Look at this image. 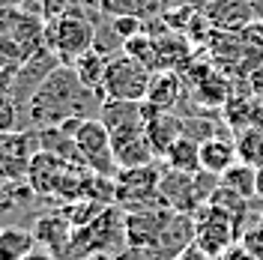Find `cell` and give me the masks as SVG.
I'll use <instances>...</instances> for the list:
<instances>
[{
  "label": "cell",
  "instance_id": "30bf717a",
  "mask_svg": "<svg viewBox=\"0 0 263 260\" xmlns=\"http://www.w3.org/2000/svg\"><path fill=\"white\" fill-rule=\"evenodd\" d=\"M159 195H162L164 207L174 212H189L195 215L203 200L197 195V177L185 174V171H174V168H162V179H159Z\"/></svg>",
  "mask_w": 263,
  "mask_h": 260
},
{
  "label": "cell",
  "instance_id": "e575fe53",
  "mask_svg": "<svg viewBox=\"0 0 263 260\" xmlns=\"http://www.w3.org/2000/svg\"><path fill=\"white\" fill-rule=\"evenodd\" d=\"M257 228L263 230V210H260V215H257Z\"/></svg>",
  "mask_w": 263,
  "mask_h": 260
},
{
  "label": "cell",
  "instance_id": "ac0fdd59",
  "mask_svg": "<svg viewBox=\"0 0 263 260\" xmlns=\"http://www.w3.org/2000/svg\"><path fill=\"white\" fill-rule=\"evenodd\" d=\"M239 162V153H236V141L233 135H213L206 141H200V168L206 174L221 177L224 171H230L233 164Z\"/></svg>",
  "mask_w": 263,
  "mask_h": 260
},
{
  "label": "cell",
  "instance_id": "4316f807",
  "mask_svg": "<svg viewBox=\"0 0 263 260\" xmlns=\"http://www.w3.org/2000/svg\"><path fill=\"white\" fill-rule=\"evenodd\" d=\"M18 132V105L9 93H0V135Z\"/></svg>",
  "mask_w": 263,
  "mask_h": 260
},
{
  "label": "cell",
  "instance_id": "603a6c76",
  "mask_svg": "<svg viewBox=\"0 0 263 260\" xmlns=\"http://www.w3.org/2000/svg\"><path fill=\"white\" fill-rule=\"evenodd\" d=\"M36 245L39 243H36L33 230L18 228V225L0 228V260H24Z\"/></svg>",
  "mask_w": 263,
  "mask_h": 260
},
{
  "label": "cell",
  "instance_id": "836d02e7",
  "mask_svg": "<svg viewBox=\"0 0 263 260\" xmlns=\"http://www.w3.org/2000/svg\"><path fill=\"white\" fill-rule=\"evenodd\" d=\"M257 200H263V168H257Z\"/></svg>",
  "mask_w": 263,
  "mask_h": 260
},
{
  "label": "cell",
  "instance_id": "5b68a950",
  "mask_svg": "<svg viewBox=\"0 0 263 260\" xmlns=\"http://www.w3.org/2000/svg\"><path fill=\"white\" fill-rule=\"evenodd\" d=\"M153 81V72L138 63L126 51H114L108 57V72L102 84V99H123V102H144Z\"/></svg>",
  "mask_w": 263,
  "mask_h": 260
},
{
  "label": "cell",
  "instance_id": "d4e9b609",
  "mask_svg": "<svg viewBox=\"0 0 263 260\" xmlns=\"http://www.w3.org/2000/svg\"><path fill=\"white\" fill-rule=\"evenodd\" d=\"M236 141V153H239V162L251 164V168H263V126H251L233 135Z\"/></svg>",
  "mask_w": 263,
  "mask_h": 260
},
{
  "label": "cell",
  "instance_id": "f1b7e54d",
  "mask_svg": "<svg viewBox=\"0 0 263 260\" xmlns=\"http://www.w3.org/2000/svg\"><path fill=\"white\" fill-rule=\"evenodd\" d=\"M111 260H164L159 251H144V248H126L123 254H117Z\"/></svg>",
  "mask_w": 263,
  "mask_h": 260
},
{
  "label": "cell",
  "instance_id": "7c38bea8",
  "mask_svg": "<svg viewBox=\"0 0 263 260\" xmlns=\"http://www.w3.org/2000/svg\"><path fill=\"white\" fill-rule=\"evenodd\" d=\"M66 171H69V162L51 156L45 150H39V153L33 156L30 168H27V182L33 185V192L39 197L57 200V192H60V182H63Z\"/></svg>",
  "mask_w": 263,
  "mask_h": 260
},
{
  "label": "cell",
  "instance_id": "44dd1931",
  "mask_svg": "<svg viewBox=\"0 0 263 260\" xmlns=\"http://www.w3.org/2000/svg\"><path fill=\"white\" fill-rule=\"evenodd\" d=\"M108 51L102 48H90L87 54H81L75 63H72V69H75V75H78V81L87 87V90H93V93H99L102 96V84H105V72H108Z\"/></svg>",
  "mask_w": 263,
  "mask_h": 260
},
{
  "label": "cell",
  "instance_id": "5bb4252c",
  "mask_svg": "<svg viewBox=\"0 0 263 260\" xmlns=\"http://www.w3.org/2000/svg\"><path fill=\"white\" fill-rule=\"evenodd\" d=\"M99 120L105 123V129L114 135L123 132H135L147 126V111H144V102H123V99H105L102 108H99Z\"/></svg>",
  "mask_w": 263,
  "mask_h": 260
},
{
  "label": "cell",
  "instance_id": "cb8c5ba5",
  "mask_svg": "<svg viewBox=\"0 0 263 260\" xmlns=\"http://www.w3.org/2000/svg\"><path fill=\"white\" fill-rule=\"evenodd\" d=\"M218 179H221L224 189H230L233 195H239L242 200H257V168H251L246 162H236Z\"/></svg>",
  "mask_w": 263,
  "mask_h": 260
},
{
  "label": "cell",
  "instance_id": "52a82bcc",
  "mask_svg": "<svg viewBox=\"0 0 263 260\" xmlns=\"http://www.w3.org/2000/svg\"><path fill=\"white\" fill-rule=\"evenodd\" d=\"M75 144L81 153L84 168H90L99 177H111L114 179L120 174V164L114 156V141H111V132L105 129V123L99 117H87L75 126Z\"/></svg>",
  "mask_w": 263,
  "mask_h": 260
},
{
  "label": "cell",
  "instance_id": "2e32d148",
  "mask_svg": "<svg viewBox=\"0 0 263 260\" xmlns=\"http://www.w3.org/2000/svg\"><path fill=\"white\" fill-rule=\"evenodd\" d=\"M221 111H224L221 123L228 126L230 135H236V132H242V129H251V126H263V96H254L248 90L233 93Z\"/></svg>",
  "mask_w": 263,
  "mask_h": 260
},
{
  "label": "cell",
  "instance_id": "d6a6232c",
  "mask_svg": "<svg viewBox=\"0 0 263 260\" xmlns=\"http://www.w3.org/2000/svg\"><path fill=\"white\" fill-rule=\"evenodd\" d=\"M251 3V12H254V21H263V0H248Z\"/></svg>",
  "mask_w": 263,
  "mask_h": 260
},
{
  "label": "cell",
  "instance_id": "3957f363",
  "mask_svg": "<svg viewBox=\"0 0 263 260\" xmlns=\"http://www.w3.org/2000/svg\"><path fill=\"white\" fill-rule=\"evenodd\" d=\"M45 48L60 57V63L72 66L81 54L96 48V24L81 9L45 21Z\"/></svg>",
  "mask_w": 263,
  "mask_h": 260
},
{
  "label": "cell",
  "instance_id": "e0dca14e",
  "mask_svg": "<svg viewBox=\"0 0 263 260\" xmlns=\"http://www.w3.org/2000/svg\"><path fill=\"white\" fill-rule=\"evenodd\" d=\"M114 156L120 171L123 168H144V164H156L159 156L149 144L147 129H135V132H123V135H114Z\"/></svg>",
  "mask_w": 263,
  "mask_h": 260
},
{
  "label": "cell",
  "instance_id": "ba28073f",
  "mask_svg": "<svg viewBox=\"0 0 263 260\" xmlns=\"http://www.w3.org/2000/svg\"><path fill=\"white\" fill-rule=\"evenodd\" d=\"M185 87L192 90V99H195L197 108H206V111H215V108H224L228 99L233 96V81L224 69H218L213 60H195L185 66V72H180Z\"/></svg>",
  "mask_w": 263,
  "mask_h": 260
},
{
  "label": "cell",
  "instance_id": "83f0119b",
  "mask_svg": "<svg viewBox=\"0 0 263 260\" xmlns=\"http://www.w3.org/2000/svg\"><path fill=\"white\" fill-rule=\"evenodd\" d=\"M239 245H242V248H246V251H248L254 260H263V230L257 228V225H251V228L242 230Z\"/></svg>",
  "mask_w": 263,
  "mask_h": 260
},
{
  "label": "cell",
  "instance_id": "f546056e",
  "mask_svg": "<svg viewBox=\"0 0 263 260\" xmlns=\"http://www.w3.org/2000/svg\"><path fill=\"white\" fill-rule=\"evenodd\" d=\"M24 260H63V257H60V254H54V251H48V248H42V245H36Z\"/></svg>",
  "mask_w": 263,
  "mask_h": 260
},
{
  "label": "cell",
  "instance_id": "484cf974",
  "mask_svg": "<svg viewBox=\"0 0 263 260\" xmlns=\"http://www.w3.org/2000/svg\"><path fill=\"white\" fill-rule=\"evenodd\" d=\"M108 210L105 203H99V200H90V197H81V200H72V203H63L60 212H63L66 218L72 221V228H87V225H93L102 212Z\"/></svg>",
  "mask_w": 263,
  "mask_h": 260
},
{
  "label": "cell",
  "instance_id": "1f68e13d",
  "mask_svg": "<svg viewBox=\"0 0 263 260\" xmlns=\"http://www.w3.org/2000/svg\"><path fill=\"white\" fill-rule=\"evenodd\" d=\"M218 260H254V257H251V254H248V251H246L239 243H236V245L228 251V254H224V257H218Z\"/></svg>",
  "mask_w": 263,
  "mask_h": 260
},
{
  "label": "cell",
  "instance_id": "4fadbf2b",
  "mask_svg": "<svg viewBox=\"0 0 263 260\" xmlns=\"http://www.w3.org/2000/svg\"><path fill=\"white\" fill-rule=\"evenodd\" d=\"M206 21L215 30H228V33H246L254 24V12L248 0H210L200 9Z\"/></svg>",
  "mask_w": 263,
  "mask_h": 260
},
{
  "label": "cell",
  "instance_id": "9a60e30c",
  "mask_svg": "<svg viewBox=\"0 0 263 260\" xmlns=\"http://www.w3.org/2000/svg\"><path fill=\"white\" fill-rule=\"evenodd\" d=\"M33 236H36V243L42 245V248H48L54 254H60L66 257V251H69V243H72V236H75V228H72V221L66 218L60 210L54 212H42L36 221H33Z\"/></svg>",
  "mask_w": 263,
  "mask_h": 260
},
{
  "label": "cell",
  "instance_id": "8fae6325",
  "mask_svg": "<svg viewBox=\"0 0 263 260\" xmlns=\"http://www.w3.org/2000/svg\"><path fill=\"white\" fill-rule=\"evenodd\" d=\"M182 99H185L182 75L174 72V69H162V72H153L147 99H144V111H147V117L162 114V111H177Z\"/></svg>",
  "mask_w": 263,
  "mask_h": 260
},
{
  "label": "cell",
  "instance_id": "7a4b0ae2",
  "mask_svg": "<svg viewBox=\"0 0 263 260\" xmlns=\"http://www.w3.org/2000/svg\"><path fill=\"white\" fill-rule=\"evenodd\" d=\"M129 248L126 243V212L120 207H108L93 225L78 228L63 260H87V257H117Z\"/></svg>",
  "mask_w": 263,
  "mask_h": 260
},
{
  "label": "cell",
  "instance_id": "6da1fadb",
  "mask_svg": "<svg viewBox=\"0 0 263 260\" xmlns=\"http://www.w3.org/2000/svg\"><path fill=\"white\" fill-rule=\"evenodd\" d=\"M105 99L87 90L72 66H57L51 72V78L27 102L24 108V123L27 129H51V126H63L69 120H84V117H99Z\"/></svg>",
  "mask_w": 263,
  "mask_h": 260
},
{
  "label": "cell",
  "instance_id": "4dcf8cb0",
  "mask_svg": "<svg viewBox=\"0 0 263 260\" xmlns=\"http://www.w3.org/2000/svg\"><path fill=\"white\" fill-rule=\"evenodd\" d=\"M177 260H213V257H210L206 251H200L197 245H192V248H185V251H182V254H180Z\"/></svg>",
  "mask_w": 263,
  "mask_h": 260
},
{
  "label": "cell",
  "instance_id": "9c48e42d",
  "mask_svg": "<svg viewBox=\"0 0 263 260\" xmlns=\"http://www.w3.org/2000/svg\"><path fill=\"white\" fill-rule=\"evenodd\" d=\"M171 215H174V210H167V207L126 212V243H129V248L159 251L162 236H164V228H167Z\"/></svg>",
  "mask_w": 263,
  "mask_h": 260
},
{
  "label": "cell",
  "instance_id": "7402d4cb",
  "mask_svg": "<svg viewBox=\"0 0 263 260\" xmlns=\"http://www.w3.org/2000/svg\"><path fill=\"white\" fill-rule=\"evenodd\" d=\"M162 164L164 168H174V171H185V174L203 171L200 168V141L197 138H189V135H180L171 144V150L164 153Z\"/></svg>",
  "mask_w": 263,
  "mask_h": 260
},
{
  "label": "cell",
  "instance_id": "ffe728a7",
  "mask_svg": "<svg viewBox=\"0 0 263 260\" xmlns=\"http://www.w3.org/2000/svg\"><path fill=\"white\" fill-rule=\"evenodd\" d=\"M144 129H147V138H149V144H153V150H156V156H159V162L164 159V153L171 150V144H174L180 135H185V129H182V117L177 114V111L149 114Z\"/></svg>",
  "mask_w": 263,
  "mask_h": 260
},
{
  "label": "cell",
  "instance_id": "8992f818",
  "mask_svg": "<svg viewBox=\"0 0 263 260\" xmlns=\"http://www.w3.org/2000/svg\"><path fill=\"white\" fill-rule=\"evenodd\" d=\"M195 225H197L195 245L200 251H206L213 260L224 257L242 236V228L236 225V218L228 210L215 207V203H203L195 212Z\"/></svg>",
  "mask_w": 263,
  "mask_h": 260
},
{
  "label": "cell",
  "instance_id": "277c9868",
  "mask_svg": "<svg viewBox=\"0 0 263 260\" xmlns=\"http://www.w3.org/2000/svg\"><path fill=\"white\" fill-rule=\"evenodd\" d=\"M159 179H162L159 162L144 164V168H123V171L114 177V182H117V207H120L123 212L164 207L162 195H159Z\"/></svg>",
  "mask_w": 263,
  "mask_h": 260
},
{
  "label": "cell",
  "instance_id": "d590c367",
  "mask_svg": "<svg viewBox=\"0 0 263 260\" xmlns=\"http://www.w3.org/2000/svg\"><path fill=\"white\" fill-rule=\"evenodd\" d=\"M87 260H111V257H87Z\"/></svg>",
  "mask_w": 263,
  "mask_h": 260
},
{
  "label": "cell",
  "instance_id": "d6986e66",
  "mask_svg": "<svg viewBox=\"0 0 263 260\" xmlns=\"http://www.w3.org/2000/svg\"><path fill=\"white\" fill-rule=\"evenodd\" d=\"M195 233H197L195 215H189V212H174L171 221H167V228H164L159 254H162L164 260H177L185 248L195 245Z\"/></svg>",
  "mask_w": 263,
  "mask_h": 260
}]
</instances>
